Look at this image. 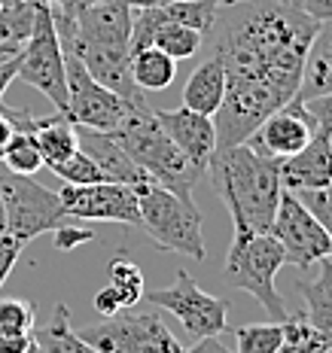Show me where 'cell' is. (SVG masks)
Returning a JSON list of instances; mask_svg holds the SVG:
<instances>
[{
	"label": "cell",
	"mask_w": 332,
	"mask_h": 353,
	"mask_svg": "<svg viewBox=\"0 0 332 353\" xmlns=\"http://www.w3.org/2000/svg\"><path fill=\"white\" fill-rule=\"evenodd\" d=\"M0 198L6 210V234L28 244L46 232H55L61 223H68V213L58 192L40 186L34 176H21L6 171L0 176Z\"/></svg>",
	"instance_id": "obj_7"
},
{
	"label": "cell",
	"mask_w": 332,
	"mask_h": 353,
	"mask_svg": "<svg viewBox=\"0 0 332 353\" xmlns=\"http://www.w3.org/2000/svg\"><path fill=\"white\" fill-rule=\"evenodd\" d=\"M156 122L165 128V134L177 143V150L189 159V165L198 174H208V161L217 150V125L211 116L193 113L186 107L177 110H153Z\"/></svg>",
	"instance_id": "obj_15"
},
{
	"label": "cell",
	"mask_w": 332,
	"mask_h": 353,
	"mask_svg": "<svg viewBox=\"0 0 332 353\" xmlns=\"http://www.w3.org/2000/svg\"><path fill=\"white\" fill-rule=\"evenodd\" d=\"M64 77H68V107H64V116L79 125V128H95V131H119L128 116L135 110L144 107H131L125 98H119L116 92H110L107 85L95 83L92 73L83 68L73 52H64Z\"/></svg>",
	"instance_id": "obj_9"
},
{
	"label": "cell",
	"mask_w": 332,
	"mask_h": 353,
	"mask_svg": "<svg viewBox=\"0 0 332 353\" xmlns=\"http://www.w3.org/2000/svg\"><path fill=\"white\" fill-rule=\"evenodd\" d=\"M34 19H37V0H21V3L3 6L0 10V43L21 52L25 40L31 37Z\"/></svg>",
	"instance_id": "obj_23"
},
{
	"label": "cell",
	"mask_w": 332,
	"mask_h": 353,
	"mask_svg": "<svg viewBox=\"0 0 332 353\" xmlns=\"http://www.w3.org/2000/svg\"><path fill=\"white\" fill-rule=\"evenodd\" d=\"M0 161L6 165V171H10V174L34 176L37 171H40V168H43V156H40V150H37V141H34L31 131H21V128L12 131V137L3 146V159H0Z\"/></svg>",
	"instance_id": "obj_24"
},
{
	"label": "cell",
	"mask_w": 332,
	"mask_h": 353,
	"mask_svg": "<svg viewBox=\"0 0 332 353\" xmlns=\"http://www.w3.org/2000/svg\"><path fill=\"white\" fill-rule=\"evenodd\" d=\"M88 241H95L92 229H77V225H68V223H61L55 229V247L58 250H73L79 244H88Z\"/></svg>",
	"instance_id": "obj_32"
},
{
	"label": "cell",
	"mask_w": 332,
	"mask_h": 353,
	"mask_svg": "<svg viewBox=\"0 0 332 353\" xmlns=\"http://www.w3.org/2000/svg\"><path fill=\"white\" fill-rule=\"evenodd\" d=\"M268 234L284 247L286 262L296 268H311L320 259H332V241L323 232V225L311 216V210L296 198V192L284 189L271 219Z\"/></svg>",
	"instance_id": "obj_11"
},
{
	"label": "cell",
	"mask_w": 332,
	"mask_h": 353,
	"mask_svg": "<svg viewBox=\"0 0 332 353\" xmlns=\"http://www.w3.org/2000/svg\"><path fill=\"white\" fill-rule=\"evenodd\" d=\"M280 183L290 192L332 186V137L314 131V137L296 156L280 161Z\"/></svg>",
	"instance_id": "obj_17"
},
{
	"label": "cell",
	"mask_w": 332,
	"mask_h": 353,
	"mask_svg": "<svg viewBox=\"0 0 332 353\" xmlns=\"http://www.w3.org/2000/svg\"><path fill=\"white\" fill-rule=\"evenodd\" d=\"M293 3H296L305 16H311L317 25L332 21V0H293Z\"/></svg>",
	"instance_id": "obj_34"
},
{
	"label": "cell",
	"mask_w": 332,
	"mask_h": 353,
	"mask_svg": "<svg viewBox=\"0 0 332 353\" xmlns=\"http://www.w3.org/2000/svg\"><path fill=\"white\" fill-rule=\"evenodd\" d=\"M314 131L317 128H314L311 116L305 113V107H302V101L293 98L290 104H284L271 116H265V119L256 125L253 134L247 137V143L253 146L256 152H262V156L284 161V159L296 156L302 146L314 137Z\"/></svg>",
	"instance_id": "obj_13"
},
{
	"label": "cell",
	"mask_w": 332,
	"mask_h": 353,
	"mask_svg": "<svg viewBox=\"0 0 332 353\" xmlns=\"http://www.w3.org/2000/svg\"><path fill=\"white\" fill-rule=\"evenodd\" d=\"M305 113L311 116L314 128L323 131L326 137H332V92L329 94H314V98H305L302 101Z\"/></svg>",
	"instance_id": "obj_31"
},
{
	"label": "cell",
	"mask_w": 332,
	"mask_h": 353,
	"mask_svg": "<svg viewBox=\"0 0 332 353\" xmlns=\"http://www.w3.org/2000/svg\"><path fill=\"white\" fill-rule=\"evenodd\" d=\"M284 265V247L268 232H232V244L223 262V281L241 292H250L268 311L271 320L284 323L290 317V307L284 305V296L275 286V277Z\"/></svg>",
	"instance_id": "obj_4"
},
{
	"label": "cell",
	"mask_w": 332,
	"mask_h": 353,
	"mask_svg": "<svg viewBox=\"0 0 332 353\" xmlns=\"http://www.w3.org/2000/svg\"><path fill=\"white\" fill-rule=\"evenodd\" d=\"M329 92H332V21H323L311 40V49H308L296 98L305 101L314 98V94H329Z\"/></svg>",
	"instance_id": "obj_20"
},
{
	"label": "cell",
	"mask_w": 332,
	"mask_h": 353,
	"mask_svg": "<svg viewBox=\"0 0 332 353\" xmlns=\"http://www.w3.org/2000/svg\"><path fill=\"white\" fill-rule=\"evenodd\" d=\"M275 353H329L326 344L320 341V335L311 329V323L305 320V314H290L284 320V341Z\"/></svg>",
	"instance_id": "obj_27"
},
{
	"label": "cell",
	"mask_w": 332,
	"mask_h": 353,
	"mask_svg": "<svg viewBox=\"0 0 332 353\" xmlns=\"http://www.w3.org/2000/svg\"><path fill=\"white\" fill-rule=\"evenodd\" d=\"M16 70H19V55L10 58L6 64H0V101H3V92L10 88V83L16 79Z\"/></svg>",
	"instance_id": "obj_38"
},
{
	"label": "cell",
	"mask_w": 332,
	"mask_h": 353,
	"mask_svg": "<svg viewBox=\"0 0 332 353\" xmlns=\"http://www.w3.org/2000/svg\"><path fill=\"white\" fill-rule=\"evenodd\" d=\"M37 311L25 299H0V329L3 332H34Z\"/></svg>",
	"instance_id": "obj_29"
},
{
	"label": "cell",
	"mask_w": 332,
	"mask_h": 353,
	"mask_svg": "<svg viewBox=\"0 0 332 353\" xmlns=\"http://www.w3.org/2000/svg\"><path fill=\"white\" fill-rule=\"evenodd\" d=\"M223 98H226V68L219 61V55L211 52V58H204L189 73L186 85H183V107L213 119L219 104H223Z\"/></svg>",
	"instance_id": "obj_18"
},
{
	"label": "cell",
	"mask_w": 332,
	"mask_h": 353,
	"mask_svg": "<svg viewBox=\"0 0 332 353\" xmlns=\"http://www.w3.org/2000/svg\"><path fill=\"white\" fill-rule=\"evenodd\" d=\"M49 171H52L55 176H61L68 186H88V183H104V176H101L98 165H95V161L88 159L83 150H77L73 156H68L64 161H58V165H49Z\"/></svg>",
	"instance_id": "obj_28"
},
{
	"label": "cell",
	"mask_w": 332,
	"mask_h": 353,
	"mask_svg": "<svg viewBox=\"0 0 332 353\" xmlns=\"http://www.w3.org/2000/svg\"><path fill=\"white\" fill-rule=\"evenodd\" d=\"M204 37L193 31V28H183L177 21L165 19V12L159 6H150V10H135L131 16V43L128 49H140V46H156L165 55H171L174 61H183V58H193L202 49Z\"/></svg>",
	"instance_id": "obj_14"
},
{
	"label": "cell",
	"mask_w": 332,
	"mask_h": 353,
	"mask_svg": "<svg viewBox=\"0 0 332 353\" xmlns=\"http://www.w3.org/2000/svg\"><path fill=\"white\" fill-rule=\"evenodd\" d=\"M34 341V332H3L0 329V353H25Z\"/></svg>",
	"instance_id": "obj_35"
},
{
	"label": "cell",
	"mask_w": 332,
	"mask_h": 353,
	"mask_svg": "<svg viewBox=\"0 0 332 353\" xmlns=\"http://www.w3.org/2000/svg\"><path fill=\"white\" fill-rule=\"evenodd\" d=\"M0 234H6V210H3V198H0Z\"/></svg>",
	"instance_id": "obj_42"
},
{
	"label": "cell",
	"mask_w": 332,
	"mask_h": 353,
	"mask_svg": "<svg viewBox=\"0 0 332 353\" xmlns=\"http://www.w3.org/2000/svg\"><path fill=\"white\" fill-rule=\"evenodd\" d=\"M58 198H61L64 213L70 219L140 225L137 189L125 186V183H88V186H68L64 183V189H58Z\"/></svg>",
	"instance_id": "obj_12"
},
{
	"label": "cell",
	"mask_w": 332,
	"mask_h": 353,
	"mask_svg": "<svg viewBox=\"0 0 332 353\" xmlns=\"http://www.w3.org/2000/svg\"><path fill=\"white\" fill-rule=\"evenodd\" d=\"M119 146L131 156L135 165H140L156 186L171 189L180 198H193V186L198 183V174L189 159L177 150V143L165 134V128L156 122L153 107L135 110L128 122L119 131H113Z\"/></svg>",
	"instance_id": "obj_3"
},
{
	"label": "cell",
	"mask_w": 332,
	"mask_h": 353,
	"mask_svg": "<svg viewBox=\"0 0 332 353\" xmlns=\"http://www.w3.org/2000/svg\"><path fill=\"white\" fill-rule=\"evenodd\" d=\"M77 143H79V150L98 165L104 183H125V186H135L137 192L153 183L150 174L140 165H135L128 152L119 146V141H116L113 134H107V131L79 128L77 125Z\"/></svg>",
	"instance_id": "obj_16"
},
{
	"label": "cell",
	"mask_w": 332,
	"mask_h": 353,
	"mask_svg": "<svg viewBox=\"0 0 332 353\" xmlns=\"http://www.w3.org/2000/svg\"><path fill=\"white\" fill-rule=\"evenodd\" d=\"M228 3H238V0H226V6H228Z\"/></svg>",
	"instance_id": "obj_45"
},
{
	"label": "cell",
	"mask_w": 332,
	"mask_h": 353,
	"mask_svg": "<svg viewBox=\"0 0 332 353\" xmlns=\"http://www.w3.org/2000/svg\"><path fill=\"white\" fill-rule=\"evenodd\" d=\"M12 122H10V116H6V110H3V101H0V150L6 146V141L12 137Z\"/></svg>",
	"instance_id": "obj_39"
},
{
	"label": "cell",
	"mask_w": 332,
	"mask_h": 353,
	"mask_svg": "<svg viewBox=\"0 0 332 353\" xmlns=\"http://www.w3.org/2000/svg\"><path fill=\"white\" fill-rule=\"evenodd\" d=\"M183 353H232L223 347V341H219V335H211V338H195V344L189 350Z\"/></svg>",
	"instance_id": "obj_37"
},
{
	"label": "cell",
	"mask_w": 332,
	"mask_h": 353,
	"mask_svg": "<svg viewBox=\"0 0 332 353\" xmlns=\"http://www.w3.org/2000/svg\"><path fill=\"white\" fill-rule=\"evenodd\" d=\"M235 353H275L284 341V323H247V326L235 329Z\"/></svg>",
	"instance_id": "obj_26"
},
{
	"label": "cell",
	"mask_w": 332,
	"mask_h": 353,
	"mask_svg": "<svg viewBox=\"0 0 332 353\" xmlns=\"http://www.w3.org/2000/svg\"><path fill=\"white\" fill-rule=\"evenodd\" d=\"M140 208V229L156 241V247L183 253L189 259L202 262L204 256V238H202V213L193 204V198H180L171 189L150 183L137 192Z\"/></svg>",
	"instance_id": "obj_5"
},
{
	"label": "cell",
	"mask_w": 332,
	"mask_h": 353,
	"mask_svg": "<svg viewBox=\"0 0 332 353\" xmlns=\"http://www.w3.org/2000/svg\"><path fill=\"white\" fill-rule=\"evenodd\" d=\"M49 10H52V19H73L83 6L95 3V0H46Z\"/></svg>",
	"instance_id": "obj_36"
},
{
	"label": "cell",
	"mask_w": 332,
	"mask_h": 353,
	"mask_svg": "<svg viewBox=\"0 0 332 353\" xmlns=\"http://www.w3.org/2000/svg\"><path fill=\"white\" fill-rule=\"evenodd\" d=\"M110 286L116 290V296H119L122 307H131L137 305L140 299H144V271H140V265H135L128 259V256H116V259H110Z\"/></svg>",
	"instance_id": "obj_25"
},
{
	"label": "cell",
	"mask_w": 332,
	"mask_h": 353,
	"mask_svg": "<svg viewBox=\"0 0 332 353\" xmlns=\"http://www.w3.org/2000/svg\"><path fill=\"white\" fill-rule=\"evenodd\" d=\"M317 28L293 0H238L219 10L211 31L226 68L217 146L244 143L265 116L296 98Z\"/></svg>",
	"instance_id": "obj_1"
},
{
	"label": "cell",
	"mask_w": 332,
	"mask_h": 353,
	"mask_svg": "<svg viewBox=\"0 0 332 353\" xmlns=\"http://www.w3.org/2000/svg\"><path fill=\"white\" fill-rule=\"evenodd\" d=\"M0 290H3V286H0Z\"/></svg>",
	"instance_id": "obj_46"
},
{
	"label": "cell",
	"mask_w": 332,
	"mask_h": 353,
	"mask_svg": "<svg viewBox=\"0 0 332 353\" xmlns=\"http://www.w3.org/2000/svg\"><path fill=\"white\" fill-rule=\"evenodd\" d=\"M317 277L314 281H302L299 292L305 299V320L311 323V329L320 335V341L332 350V259L317 262Z\"/></svg>",
	"instance_id": "obj_19"
},
{
	"label": "cell",
	"mask_w": 332,
	"mask_h": 353,
	"mask_svg": "<svg viewBox=\"0 0 332 353\" xmlns=\"http://www.w3.org/2000/svg\"><path fill=\"white\" fill-rule=\"evenodd\" d=\"M296 198L311 210V216L323 225V232L329 234L332 241V186H323V189H302L296 192Z\"/></svg>",
	"instance_id": "obj_30"
},
{
	"label": "cell",
	"mask_w": 332,
	"mask_h": 353,
	"mask_svg": "<svg viewBox=\"0 0 332 353\" xmlns=\"http://www.w3.org/2000/svg\"><path fill=\"white\" fill-rule=\"evenodd\" d=\"M12 3H21V0H0V10H3V6H12Z\"/></svg>",
	"instance_id": "obj_44"
},
{
	"label": "cell",
	"mask_w": 332,
	"mask_h": 353,
	"mask_svg": "<svg viewBox=\"0 0 332 353\" xmlns=\"http://www.w3.org/2000/svg\"><path fill=\"white\" fill-rule=\"evenodd\" d=\"M128 68H131V79L137 83L140 92H162L177 77V61L156 46L128 49Z\"/></svg>",
	"instance_id": "obj_22"
},
{
	"label": "cell",
	"mask_w": 332,
	"mask_h": 353,
	"mask_svg": "<svg viewBox=\"0 0 332 353\" xmlns=\"http://www.w3.org/2000/svg\"><path fill=\"white\" fill-rule=\"evenodd\" d=\"M25 353H43V350H40V344H37V341H31V344H28V350H25Z\"/></svg>",
	"instance_id": "obj_43"
},
{
	"label": "cell",
	"mask_w": 332,
	"mask_h": 353,
	"mask_svg": "<svg viewBox=\"0 0 332 353\" xmlns=\"http://www.w3.org/2000/svg\"><path fill=\"white\" fill-rule=\"evenodd\" d=\"M79 335L98 353H183L180 341L165 326L156 311L146 314H113L104 323L83 326Z\"/></svg>",
	"instance_id": "obj_8"
},
{
	"label": "cell",
	"mask_w": 332,
	"mask_h": 353,
	"mask_svg": "<svg viewBox=\"0 0 332 353\" xmlns=\"http://www.w3.org/2000/svg\"><path fill=\"white\" fill-rule=\"evenodd\" d=\"M95 307H98V314L101 317H113V314H119V311H125L122 307V301H119V296H116V290L113 286H104V290H98L95 292Z\"/></svg>",
	"instance_id": "obj_33"
},
{
	"label": "cell",
	"mask_w": 332,
	"mask_h": 353,
	"mask_svg": "<svg viewBox=\"0 0 332 353\" xmlns=\"http://www.w3.org/2000/svg\"><path fill=\"white\" fill-rule=\"evenodd\" d=\"M34 341L40 344L43 353H98L73 329L70 307L64 301H58L52 317L43 323V326H34Z\"/></svg>",
	"instance_id": "obj_21"
},
{
	"label": "cell",
	"mask_w": 332,
	"mask_h": 353,
	"mask_svg": "<svg viewBox=\"0 0 332 353\" xmlns=\"http://www.w3.org/2000/svg\"><path fill=\"white\" fill-rule=\"evenodd\" d=\"M125 3H128L131 10H150V6H162V3H168V0H125Z\"/></svg>",
	"instance_id": "obj_40"
},
{
	"label": "cell",
	"mask_w": 332,
	"mask_h": 353,
	"mask_svg": "<svg viewBox=\"0 0 332 353\" xmlns=\"http://www.w3.org/2000/svg\"><path fill=\"white\" fill-rule=\"evenodd\" d=\"M16 79L37 88L55 107V113H64V107H68L64 49H61V40H58L52 10H49L46 0H37V19H34L31 37L25 40V46L19 52Z\"/></svg>",
	"instance_id": "obj_6"
},
{
	"label": "cell",
	"mask_w": 332,
	"mask_h": 353,
	"mask_svg": "<svg viewBox=\"0 0 332 353\" xmlns=\"http://www.w3.org/2000/svg\"><path fill=\"white\" fill-rule=\"evenodd\" d=\"M144 299L153 301V305H159V307H165V311H171L193 338L223 335L228 329L226 301L211 296V292H204L202 286L189 277V271H183V268H177L174 283L165 286V290H150V292L144 290Z\"/></svg>",
	"instance_id": "obj_10"
},
{
	"label": "cell",
	"mask_w": 332,
	"mask_h": 353,
	"mask_svg": "<svg viewBox=\"0 0 332 353\" xmlns=\"http://www.w3.org/2000/svg\"><path fill=\"white\" fill-rule=\"evenodd\" d=\"M208 176L223 198L235 232H268L280 192V161L256 152L247 141L217 146L208 161Z\"/></svg>",
	"instance_id": "obj_2"
},
{
	"label": "cell",
	"mask_w": 332,
	"mask_h": 353,
	"mask_svg": "<svg viewBox=\"0 0 332 353\" xmlns=\"http://www.w3.org/2000/svg\"><path fill=\"white\" fill-rule=\"evenodd\" d=\"M16 55H19V49H10V46H3V43H0V64H6L10 58H16Z\"/></svg>",
	"instance_id": "obj_41"
}]
</instances>
